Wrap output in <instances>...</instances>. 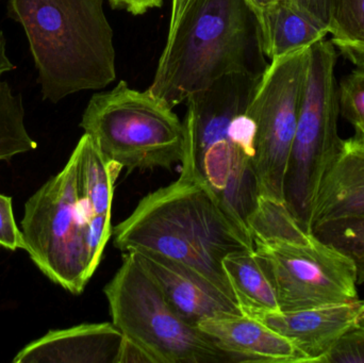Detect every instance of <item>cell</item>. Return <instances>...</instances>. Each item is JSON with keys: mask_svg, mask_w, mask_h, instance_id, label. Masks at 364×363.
Returning <instances> with one entry per match:
<instances>
[{"mask_svg": "<svg viewBox=\"0 0 364 363\" xmlns=\"http://www.w3.org/2000/svg\"><path fill=\"white\" fill-rule=\"evenodd\" d=\"M260 75H229L186 99V153L181 174L207 185L250 238L260 200L255 163V121L247 111ZM252 239V238H250Z\"/></svg>", "mask_w": 364, "mask_h": 363, "instance_id": "1", "label": "cell"}, {"mask_svg": "<svg viewBox=\"0 0 364 363\" xmlns=\"http://www.w3.org/2000/svg\"><path fill=\"white\" fill-rule=\"evenodd\" d=\"M112 234L119 251H149L186 264L239 305L223 261L230 254L254 251V244L201 181L181 174L142 198Z\"/></svg>", "mask_w": 364, "mask_h": 363, "instance_id": "2", "label": "cell"}, {"mask_svg": "<svg viewBox=\"0 0 364 363\" xmlns=\"http://www.w3.org/2000/svg\"><path fill=\"white\" fill-rule=\"evenodd\" d=\"M105 0H8L38 70L43 98L57 104L117 78L113 30Z\"/></svg>", "mask_w": 364, "mask_h": 363, "instance_id": "3", "label": "cell"}, {"mask_svg": "<svg viewBox=\"0 0 364 363\" xmlns=\"http://www.w3.org/2000/svg\"><path fill=\"white\" fill-rule=\"evenodd\" d=\"M248 229L282 313L359 298L352 261L304 228L284 202L260 197Z\"/></svg>", "mask_w": 364, "mask_h": 363, "instance_id": "4", "label": "cell"}, {"mask_svg": "<svg viewBox=\"0 0 364 363\" xmlns=\"http://www.w3.org/2000/svg\"><path fill=\"white\" fill-rule=\"evenodd\" d=\"M252 14L246 0H188L147 91L171 108L229 75L247 72Z\"/></svg>", "mask_w": 364, "mask_h": 363, "instance_id": "5", "label": "cell"}, {"mask_svg": "<svg viewBox=\"0 0 364 363\" xmlns=\"http://www.w3.org/2000/svg\"><path fill=\"white\" fill-rule=\"evenodd\" d=\"M80 127L100 153L127 170H172L186 153L183 121L149 91L119 81L114 89L92 96Z\"/></svg>", "mask_w": 364, "mask_h": 363, "instance_id": "6", "label": "cell"}, {"mask_svg": "<svg viewBox=\"0 0 364 363\" xmlns=\"http://www.w3.org/2000/svg\"><path fill=\"white\" fill-rule=\"evenodd\" d=\"M104 292L115 327L151 362H235L197 326L182 319L134 254H125Z\"/></svg>", "mask_w": 364, "mask_h": 363, "instance_id": "7", "label": "cell"}, {"mask_svg": "<svg viewBox=\"0 0 364 363\" xmlns=\"http://www.w3.org/2000/svg\"><path fill=\"white\" fill-rule=\"evenodd\" d=\"M337 59L331 40L323 38L310 47L307 80L284 178V205L309 232L318 188L344 141L338 132Z\"/></svg>", "mask_w": 364, "mask_h": 363, "instance_id": "8", "label": "cell"}, {"mask_svg": "<svg viewBox=\"0 0 364 363\" xmlns=\"http://www.w3.org/2000/svg\"><path fill=\"white\" fill-rule=\"evenodd\" d=\"M92 213L79 194L74 153L25 205L21 234L41 272L70 293H82L92 278L87 226Z\"/></svg>", "mask_w": 364, "mask_h": 363, "instance_id": "9", "label": "cell"}, {"mask_svg": "<svg viewBox=\"0 0 364 363\" xmlns=\"http://www.w3.org/2000/svg\"><path fill=\"white\" fill-rule=\"evenodd\" d=\"M310 47L271 60L247 111L255 121V163L261 197L284 202V185L305 91Z\"/></svg>", "mask_w": 364, "mask_h": 363, "instance_id": "10", "label": "cell"}, {"mask_svg": "<svg viewBox=\"0 0 364 363\" xmlns=\"http://www.w3.org/2000/svg\"><path fill=\"white\" fill-rule=\"evenodd\" d=\"M132 253L171 306L188 323L198 327V324L205 320L245 315L232 298L190 266L159 254Z\"/></svg>", "mask_w": 364, "mask_h": 363, "instance_id": "11", "label": "cell"}, {"mask_svg": "<svg viewBox=\"0 0 364 363\" xmlns=\"http://www.w3.org/2000/svg\"><path fill=\"white\" fill-rule=\"evenodd\" d=\"M252 318L289 339L303 356V363H318L341 337L364 323V300Z\"/></svg>", "mask_w": 364, "mask_h": 363, "instance_id": "12", "label": "cell"}, {"mask_svg": "<svg viewBox=\"0 0 364 363\" xmlns=\"http://www.w3.org/2000/svg\"><path fill=\"white\" fill-rule=\"evenodd\" d=\"M124 336L113 323L50 330L26 345L14 363H117Z\"/></svg>", "mask_w": 364, "mask_h": 363, "instance_id": "13", "label": "cell"}, {"mask_svg": "<svg viewBox=\"0 0 364 363\" xmlns=\"http://www.w3.org/2000/svg\"><path fill=\"white\" fill-rule=\"evenodd\" d=\"M198 328L235 362L303 363V356L289 339L255 318H214L199 323Z\"/></svg>", "mask_w": 364, "mask_h": 363, "instance_id": "14", "label": "cell"}, {"mask_svg": "<svg viewBox=\"0 0 364 363\" xmlns=\"http://www.w3.org/2000/svg\"><path fill=\"white\" fill-rule=\"evenodd\" d=\"M364 215V143L344 140L318 188L311 230L318 224Z\"/></svg>", "mask_w": 364, "mask_h": 363, "instance_id": "15", "label": "cell"}, {"mask_svg": "<svg viewBox=\"0 0 364 363\" xmlns=\"http://www.w3.org/2000/svg\"><path fill=\"white\" fill-rule=\"evenodd\" d=\"M261 53L269 59L309 48L328 30L290 2L279 1L255 19Z\"/></svg>", "mask_w": 364, "mask_h": 363, "instance_id": "16", "label": "cell"}, {"mask_svg": "<svg viewBox=\"0 0 364 363\" xmlns=\"http://www.w3.org/2000/svg\"><path fill=\"white\" fill-rule=\"evenodd\" d=\"M73 153L76 157L79 194L92 215H111L115 183L123 168L107 159L85 134Z\"/></svg>", "mask_w": 364, "mask_h": 363, "instance_id": "17", "label": "cell"}, {"mask_svg": "<svg viewBox=\"0 0 364 363\" xmlns=\"http://www.w3.org/2000/svg\"><path fill=\"white\" fill-rule=\"evenodd\" d=\"M223 266L244 315L256 317L280 311L273 286L254 251L230 254Z\"/></svg>", "mask_w": 364, "mask_h": 363, "instance_id": "18", "label": "cell"}, {"mask_svg": "<svg viewBox=\"0 0 364 363\" xmlns=\"http://www.w3.org/2000/svg\"><path fill=\"white\" fill-rule=\"evenodd\" d=\"M329 33L340 53L364 68V0H333Z\"/></svg>", "mask_w": 364, "mask_h": 363, "instance_id": "19", "label": "cell"}, {"mask_svg": "<svg viewBox=\"0 0 364 363\" xmlns=\"http://www.w3.org/2000/svg\"><path fill=\"white\" fill-rule=\"evenodd\" d=\"M38 147L25 124V108L21 94L0 76V162L34 151Z\"/></svg>", "mask_w": 364, "mask_h": 363, "instance_id": "20", "label": "cell"}, {"mask_svg": "<svg viewBox=\"0 0 364 363\" xmlns=\"http://www.w3.org/2000/svg\"><path fill=\"white\" fill-rule=\"evenodd\" d=\"M312 234L352 261L357 285L364 283V215L318 224Z\"/></svg>", "mask_w": 364, "mask_h": 363, "instance_id": "21", "label": "cell"}, {"mask_svg": "<svg viewBox=\"0 0 364 363\" xmlns=\"http://www.w3.org/2000/svg\"><path fill=\"white\" fill-rule=\"evenodd\" d=\"M340 114L355 129L364 127V68L346 76L339 87Z\"/></svg>", "mask_w": 364, "mask_h": 363, "instance_id": "22", "label": "cell"}, {"mask_svg": "<svg viewBox=\"0 0 364 363\" xmlns=\"http://www.w3.org/2000/svg\"><path fill=\"white\" fill-rule=\"evenodd\" d=\"M318 363H364V323L341 337Z\"/></svg>", "mask_w": 364, "mask_h": 363, "instance_id": "23", "label": "cell"}, {"mask_svg": "<svg viewBox=\"0 0 364 363\" xmlns=\"http://www.w3.org/2000/svg\"><path fill=\"white\" fill-rule=\"evenodd\" d=\"M111 236V215H92L87 226V236L89 270L92 276L100 266L105 247Z\"/></svg>", "mask_w": 364, "mask_h": 363, "instance_id": "24", "label": "cell"}, {"mask_svg": "<svg viewBox=\"0 0 364 363\" xmlns=\"http://www.w3.org/2000/svg\"><path fill=\"white\" fill-rule=\"evenodd\" d=\"M0 246L12 251L17 249L27 251L23 234L17 227L13 215L12 198L2 194H0Z\"/></svg>", "mask_w": 364, "mask_h": 363, "instance_id": "25", "label": "cell"}, {"mask_svg": "<svg viewBox=\"0 0 364 363\" xmlns=\"http://www.w3.org/2000/svg\"><path fill=\"white\" fill-rule=\"evenodd\" d=\"M290 4L328 30L333 0H290Z\"/></svg>", "mask_w": 364, "mask_h": 363, "instance_id": "26", "label": "cell"}, {"mask_svg": "<svg viewBox=\"0 0 364 363\" xmlns=\"http://www.w3.org/2000/svg\"><path fill=\"white\" fill-rule=\"evenodd\" d=\"M113 9L127 11L132 15H142L154 8H160L164 0H109Z\"/></svg>", "mask_w": 364, "mask_h": 363, "instance_id": "27", "label": "cell"}, {"mask_svg": "<svg viewBox=\"0 0 364 363\" xmlns=\"http://www.w3.org/2000/svg\"><path fill=\"white\" fill-rule=\"evenodd\" d=\"M128 362H151V360L146 355V353L143 350H141L138 345L124 338L123 345H122L121 352H119L117 363Z\"/></svg>", "mask_w": 364, "mask_h": 363, "instance_id": "28", "label": "cell"}, {"mask_svg": "<svg viewBox=\"0 0 364 363\" xmlns=\"http://www.w3.org/2000/svg\"><path fill=\"white\" fill-rule=\"evenodd\" d=\"M246 1H247L248 6L252 11V16L255 19H257L263 13L275 6L280 0H246Z\"/></svg>", "mask_w": 364, "mask_h": 363, "instance_id": "29", "label": "cell"}, {"mask_svg": "<svg viewBox=\"0 0 364 363\" xmlns=\"http://www.w3.org/2000/svg\"><path fill=\"white\" fill-rule=\"evenodd\" d=\"M15 65L10 61L6 53V40L4 32L0 30V76L4 72L14 70Z\"/></svg>", "mask_w": 364, "mask_h": 363, "instance_id": "30", "label": "cell"}, {"mask_svg": "<svg viewBox=\"0 0 364 363\" xmlns=\"http://www.w3.org/2000/svg\"><path fill=\"white\" fill-rule=\"evenodd\" d=\"M188 0H172V11H171L170 25L174 23L179 15L183 11L184 6L188 4Z\"/></svg>", "mask_w": 364, "mask_h": 363, "instance_id": "31", "label": "cell"}, {"mask_svg": "<svg viewBox=\"0 0 364 363\" xmlns=\"http://www.w3.org/2000/svg\"><path fill=\"white\" fill-rule=\"evenodd\" d=\"M356 136L357 138L360 139V140L364 143V127L357 128Z\"/></svg>", "mask_w": 364, "mask_h": 363, "instance_id": "32", "label": "cell"}, {"mask_svg": "<svg viewBox=\"0 0 364 363\" xmlns=\"http://www.w3.org/2000/svg\"><path fill=\"white\" fill-rule=\"evenodd\" d=\"M282 1L289 2V1H290V0H282Z\"/></svg>", "mask_w": 364, "mask_h": 363, "instance_id": "33", "label": "cell"}]
</instances>
